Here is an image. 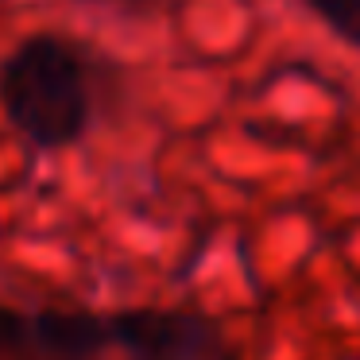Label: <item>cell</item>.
<instances>
[{"instance_id":"obj_1","label":"cell","mask_w":360,"mask_h":360,"mask_svg":"<svg viewBox=\"0 0 360 360\" xmlns=\"http://www.w3.org/2000/svg\"><path fill=\"white\" fill-rule=\"evenodd\" d=\"M0 112L39 151H66L94 124L89 63L78 43L32 32L0 58Z\"/></svg>"},{"instance_id":"obj_2","label":"cell","mask_w":360,"mask_h":360,"mask_svg":"<svg viewBox=\"0 0 360 360\" xmlns=\"http://www.w3.org/2000/svg\"><path fill=\"white\" fill-rule=\"evenodd\" d=\"M112 349L128 360H244L217 318L174 306H124L109 314Z\"/></svg>"},{"instance_id":"obj_3","label":"cell","mask_w":360,"mask_h":360,"mask_svg":"<svg viewBox=\"0 0 360 360\" xmlns=\"http://www.w3.org/2000/svg\"><path fill=\"white\" fill-rule=\"evenodd\" d=\"M112 349L109 314L86 306H39L32 310L35 360H97Z\"/></svg>"},{"instance_id":"obj_4","label":"cell","mask_w":360,"mask_h":360,"mask_svg":"<svg viewBox=\"0 0 360 360\" xmlns=\"http://www.w3.org/2000/svg\"><path fill=\"white\" fill-rule=\"evenodd\" d=\"M298 4L314 12L345 47L360 51V0H298Z\"/></svg>"},{"instance_id":"obj_5","label":"cell","mask_w":360,"mask_h":360,"mask_svg":"<svg viewBox=\"0 0 360 360\" xmlns=\"http://www.w3.org/2000/svg\"><path fill=\"white\" fill-rule=\"evenodd\" d=\"M0 360H35V352H32V310L0 302Z\"/></svg>"}]
</instances>
